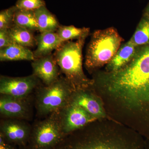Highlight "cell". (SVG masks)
<instances>
[{
    "label": "cell",
    "mask_w": 149,
    "mask_h": 149,
    "mask_svg": "<svg viewBox=\"0 0 149 149\" xmlns=\"http://www.w3.org/2000/svg\"><path fill=\"white\" fill-rule=\"evenodd\" d=\"M65 136L61 126L58 111L56 112L35 125L29 140L31 149H54L62 143Z\"/></svg>",
    "instance_id": "5"
},
{
    "label": "cell",
    "mask_w": 149,
    "mask_h": 149,
    "mask_svg": "<svg viewBox=\"0 0 149 149\" xmlns=\"http://www.w3.org/2000/svg\"><path fill=\"white\" fill-rule=\"evenodd\" d=\"M40 80L33 74L21 77L0 76V94L25 98L40 86Z\"/></svg>",
    "instance_id": "7"
},
{
    "label": "cell",
    "mask_w": 149,
    "mask_h": 149,
    "mask_svg": "<svg viewBox=\"0 0 149 149\" xmlns=\"http://www.w3.org/2000/svg\"><path fill=\"white\" fill-rule=\"evenodd\" d=\"M56 32L61 40L65 42L87 38L90 32V29L86 27L77 28L73 25H60Z\"/></svg>",
    "instance_id": "20"
},
{
    "label": "cell",
    "mask_w": 149,
    "mask_h": 149,
    "mask_svg": "<svg viewBox=\"0 0 149 149\" xmlns=\"http://www.w3.org/2000/svg\"><path fill=\"white\" fill-rule=\"evenodd\" d=\"M64 143L68 149H136L122 139L98 133H88Z\"/></svg>",
    "instance_id": "6"
},
{
    "label": "cell",
    "mask_w": 149,
    "mask_h": 149,
    "mask_svg": "<svg viewBox=\"0 0 149 149\" xmlns=\"http://www.w3.org/2000/svg\"><path fill=\"white\" fill-rule=\"evenodd\" d=\"M148 16H149V15H148Z\"/></svg>",
    "instance_id": "27"
},
{
    "label": "cell",
    "mask_w": 149,
    "mask_h": 149,
    "mask_svg": "<svg viewBox=\"0 0 149 149\" xmlns=\"http://www.w3.org/2000/svg\"><path fill=\"white\" fill-rule=\"evenodd\" d=\"M86 90L73 91L69 103L80 107L96 119L104 116V113L101 104L93 94Z\"/></svg>",
    "instance_id": "12"
},
{
    "label": "cell",
    "mask_w": 149,
    "mask_h": 149,
    "mask_svg": "<svg viewBox=\"0 0 149 149\" xmlns=\"http://www.w3.org/2000/svg\"><path fill=\"white\" fill-rule=\"evenodd\" d=\"M74 90L64 76L50 85L37 89L35 107L37 114L48 116L60 110L69 104Z\"/></svg>",
    "instance_id": "4"
},
{
    "label": "cell",
    "mask_w": 149,
    "mask_h": 149,
    "mask_svg": "<svg viewBox=\"0 0 149 149\" xmlns=\"http://www.w3.org/2000/svg\"><path fill=\"white\" fill-rule=\"evenodd\" d=\"M45 5L44 0H17L15 6L19 9L35 11Z\"/></svg>",
    "instance_id": "22"
},
{
    "label": "cell",
    "mask_w": 149,
    "mask_h": 149,
    "mask_svg": "<svg viewBox=\"0 0 149 149\" xmlns=\"http://www.w3.org/2000/svg\"><path fill=\"white\" fill-rule=\"evenodd\" d=\"M86 38L64 42L54 54L61 72L74 91L87 89L93 83L83 70L82 51Z\"/></svg>",
    "instance_id": "2"
},
{
    "label": "cell",
    "mask_w": 149,
    "mask_h": 149,
    "mask_svg": "<svg viewBox=\"0 0 149 149\" xmlns=\"http://www.w3.org/2000/svg\"><path fill=\"white\" fill-rule=\"evenodd\" d=\"M0 113L2 117L5 118L28 119L31 114V106L28 97L19 98L1 95Z\"/></svg>",
    "instance_id": "9"
},
{
    "label": "cell",
    "mask_w": 149,
    "mask_h": 149,
    "mask_svg": "<svg viewBox=\"0 0 149 149\" xmlns=\"http://www.w3.org/2000/svg\"><path fill=\"white\" fill-rule=\"evenodd\" d=\"M137 48L130 40L123 45L108 64L107 69L109 72H115L126 65L133 58Z\"/></svg>",
    "instance_id": "15"
},
{
    "label": "cell",
    "mask_w": 149,
    "mask_h": 149,
    "mask_svg": "<svg viewBox=\"0 0 149 149\" xmlns=\"http://www.w3.org/2000/svg\"><path fill=\"white\" fill-rule=\"evenodd\" d=\"M0 149H15L11 144L6 143L3 145H0Z\"/></svg>",
    "instance_id": "24"
},
{
    "label": "cell",
    "mask_w": 149,
    "mask_h": 149,
    "mask_svg": "<svg viewBox=\"0 0 149 149\" xmlns=\"http://www.w3.org/2000/svg\"><path fill=\"white\" fill-rule=\"evenodd\" d=\"M31 65L33 74L45 85L54 83L60 77L61 71L54 54L35 58Z\"/></svg>",
    "instance_id": "11"
},
{
    "label": "cell",
    "mask_w": 149,
    "mask_h": 149,
    "mask_svg": "<svg viewBox=\"0 0 149 149\" xmlns=\"http://www.w3.org/2000/svg\"><path fill=\"white\" fill-rule=\"evenodd\" d=\"M14 24L31 31H39L34 11L17 9L14 17Z\"/></svg>",
    "instance_id": "18"
},
{
    "label": "cell",
    "mask_w": 149,
    "mask_h": 149,
    "mask_svg": "<svg viewBox=\"0 0 149 149\" xmlns=\"http://www.w3.org/2000/svg\"><path fill=\"white\" fill-rule=\"evenodd\" d=\"M17 9L16 6H13L3 10L0 12V30L8 29L14 25V17Z\"/></svg>",
    "instance_id": "21"
},
{
    "label": "cell",
    "mask_w": 149,
    "mask_h": 149,
    "mask_svg": "<svg viewBox=\"0 0 149 149\" xmlns=\"http://www.w3.org/2000/svg\"><path fill=\"white\" fill-rule=\"evenodd\" d=\"M122 37L113 27L96 30L88 44L85 65L92 70L111 61L120 48Z\"/></svg>",
    "instance_id": "3"
},
{
    "label": "cell",
    "mask_w": 149,
    "mask_h": 149,
    "mask_svg": "<svg viewBox=\"0 0 149 149\" xmlns=\"http://www.w3.org/2000/svg\"><path fill=\"white\" fill-rule=\"evenodd\" d=\"M37 41V48L33 52L35 58H40L52 54L63 44L56 32H45L35 37Z\"/></svg>",
    "instance_id": "13"
},
{
    "label": "cell",
    "mask_w": 149,
    "mask_h": 149,
    "mask_svg": "<svg viewBox=\"0 0 149 149\" xmlns=\"http://www.w3.org/2000/svg\"><path fill=\"white\" fill-rule=\"evenodd\" d=\"M58 114L61 126L65 136L97 119L82 108L70 103L59 111Z\"/></svg>",
    "instance_id": "8"
},
{
    "label": "cell",
    "mask_w": 149,
    "mask_h": 149,
    "mask_svg": "<svg viewBox=\"0 0 149 149\" xmlns=\"http://www.w3.org/2000/svg\"><path fill=\"white\" fill-rule=\"evenodd\" d=\"M1 121L0 134L10 144L24 145L30 139L32 129L27 123L16 119L6 118Z\"/></svg>",
    "instance_id": "10"
},
{
    "label": "cell",
    "mask_w": 149,
    "mask_h": 149,
    "mask_svg": "<svg viewBox=\"0 0 149 149\" xmlns=\"http://www.w3.org/2000/svg\"><path fill=\"white\" fill-rule=\"evenodd\" d=\"M13 43L10 35L8 29L0 30V49L6 47Z\"/></svg>",
    "instance_id": "23"
},
{
    "label": "cell",
    "mask_w": 149,
    "mask_h": 149,
    "mask_svg": "<svg viewBox=\"0 0 149 149\" xmlns=\"http://www.w3.org/2000/svg\"><path fill=\"white\" fill-rule=\"evenodd\" d=\"M8 31L14 43L26 47L37 45L36 38L31 30L14 24Z\"/></svg>",
    "instance_id": "17"
},
{
    "label": "cell",
    "mask_w": 149,
    "mask_h": 149,
    "mask_svg": "<svg viewBox=\"0 0 149 149\" xmlns=\"http://www.w3.org/2000/svg\"><path fill=\"white\" fill-rule=\"evenodd\" d=\"M130 41L137 47L149 44V16L148 15L144 14Z\"/></svg>",
    "instance_id": "19"
},
{
    "label": "cell",
    "mask_w": 149,
    "mask_h": 149,
    "mask_svg": "<svg viewBox=\"0 0 149 149\" xmlns=\"http://www.w3.org/2000/svg\"><path fill=\"white\" fill-rule=\"evenodd\" d=\"M41 33L56 31L60 25L56 17L50 12L46 6L34 11Z\"/></svg>",
    "instance_id": "16"
},
{
    "label": "cell",
    "mask_w": 149,
    "mask_h": 149,
    "mask_svg": "<svg viewBox=\"0 0 149 149\" xmlns=\"http://www.w3.org/2000/svg\"><path fill=\"white\" fill-rule=\"evenodd\" d=\"M33 52L28 47L13 43L0 49L1 61H32L35 59Z\"/></svg>",
    "instance_id": "14"
},
{
    "label": "cell",
    "mask_w": 149,
    "mask_h": 149,
    "mask_svg": "<svg viewBox=\"0 0 149 149\" xmlns=\"http://www.w3.org/2000/svg\"><path fill=\"white\" fill-rule=\"evenodd\" d=\"M145 14L149 16V3L148 6H147V7L146 8Z\"/></svg>",
    "instance_id": "26"
},
{
    "label": "cell",
    "mask_w": 149,
    "mask_h": 149,
    "mask_svg": "<svg viewBox=\"0 0 149 149\" xmlns=\"http://www.w3.org/2000/svg\"><path fill=\"white\" fill-rule=\"evenodd\" d=\"M103 80L108 92L128 107L149 106V44L137 48L129 63Z\"/></svg>",
    "instance_id": "1"
},
{
    "label": "cell",
    "mask_w": 149,
    "mask_h": 149,
    "mask_svg": "<svg viewBox=\"0 0 149 149\" xmlns=\"http://www.w3.org/2000/svg\"><path fill=\"white\" fill-rule=\"evenodd\" d=\"M62 143L54 149H68L64 143H63V144H62Z\"/></svg>",
    "instance_id": "25"
}]
</instances>
